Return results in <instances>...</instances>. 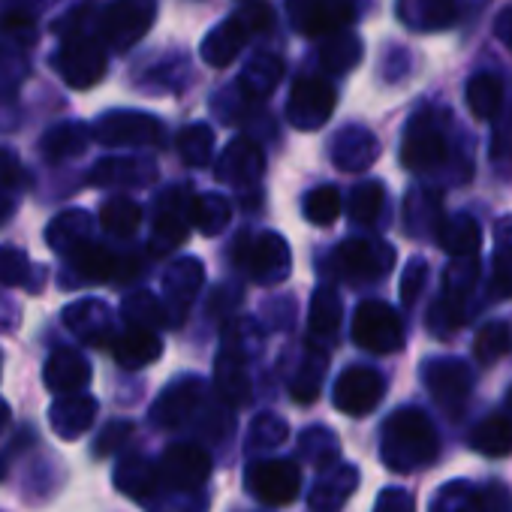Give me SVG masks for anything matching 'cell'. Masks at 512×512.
I'll use <instances>...</instances> for the list:
<instances>
[{"mask_svg":"<svg viewBox=\"0 0 512 512\" xmlns=\"http://www.w3.org/2000/svg\"><path fill=\"white\" fill-rule=\"evenodd\" d=\"M380 455L395 473H413L419 467H428L440 455V437L434 422L416 407L395 410L383 425Z\"/></svg>","mask_w":512,"mask_h":512,"instance_id":"1","label":"cell"},{"mask_svg":"<svg viewBox=\"0 0 512 512\" xmlns=\"http://www.w3.org/2000/svg\"><path fill=\"white\" fill-rule=\"evenodd\" d=\"M446 157H449L446 127H443V121L431 109H422L419 115L410 118V124L404 130L401 163L410 172H431V169L443 166Z\"/></svg>","mask_w":512,"mask_h":512,"instance_id":"2","label":"cell"},{"mask_svg":"<svg viewBox=\"0 0 512 512\" xmlns=\"http://www.w3.org/2000/svg\"><path fill=\"white\" fill-rule=\"evenodd\" d=\"M353 341L377 356L395 353L404 344V323L386 302H362L353 317Z\"/></svg>","mask_w":512,"mask_h":512,"instance_id":"3","label":"cell"},{"mask_svg":"<svg viewBox=\"0 0 512 512\" xmlns=\"http://www.w3.org/2000/svg\"><path fill=\"white\" fill-rule=\"evenodd\" d=\"M425 386L446 416H461L470 401L473 371L461 359H431L422 371Z\"/></svg>","mask_w":512,"mask_h":512,"instance_id":"4","label":"cell"},{"mask_svg":"<svg viewBox=\"0 0 512 512\" xmlns=\"http://www.w3.org/2000/svg\"><path fill=\"white\" fill-rule=\"evenodd\" d=\"M392 263H395V250L383 241L353 238V241H344L335 253L338 275H344L347 281H356V284L386 278Z\"/></svg>","mask_w":512,"mask_h":512,"instance_id":"5","label":"cell"},{"mask_svg":"<svg viewBox=\"0 0 512 512\" xmlns=\"http://www.w3.org/2000/svg\"><path fill=\"white\" fill-rule=\"evenodd\" d=\"M299 482H302V473L287 458L256 461L247 470V485H250L253 497H260L263 503H272V506H281V503L296 500Z\"/></svg>","mask_w":512,"mask_h":512,"instance_id":"6","label":"cell"},{"mask_svg":"<svg viewBox=\"0 0 512 512\" xmlns=\"http://www.w3.org/2000/svg\"><path fill=\"white\" fill-rule=\"evenodd\" d=\"M383 377L374 368H347L335 383V407L347 416H365L383 401Z\"/></svg>","mask_w":512,"mask_h":512,"instance_id":"7","label":"cell"},{"mask_svg":"<svg viewBox=\"0 0 512 512\" xmlns=\"http://www.w3.org/2000/svg\"><path fill=\"white\" fill-rule=\"evenodd\" d=\"M335 109V88L323 79H299L290 97V118L302 130H314L329 121Z\"/></svg>","mask_w":512,"mask_h":512,"instance_id":"8","label":"cell"},{"mask_svg":"<svg viewBox=\"0 0 512 512\" xmlns=\"http://www.w3.org/2000/svg\"><path fill=\"white\" fill-rule=\"evenodd\" d=\"M160 473L175 485V488H196L208 479L211 461L202 449L193 446H175L163 455Z\"/></svg>","mask_w":512,"mask_h":512,"instance_id":"9","label":"cell"},{"mask_svg":"<svg viewBox=\"0 0 512 512\" xmlns=\"http://www.w3.org/2000/svg\"><path fill=\"white\" fill-rule=\"evenodd\" d=\"M398 19L413 31H443L458 19V0H398Z\"/></svg>","mask_w":512,"mask_h":512,"instance_id":"10","label":"cell"},{"mask_svg":"<svg viewBox=\"0 0 512 512\" xmlns=\"http://www.w3.org/2000/svg\"><path fill=\"white\" fill-rule=\"evenodd\" d=\"M479 238H482V229H479V223L470 214L443 217V223L437 226L440 247L449 256H455V260H473L476 250H479Z\"/></svg>","mask_w":512,"mask_h":512,"instance_id":"11","label":"cell"},{"mask_svg":"<svg viewBox=\"0 0 512 512\" xmlns=\"http://www.w3.org/2000/svg\"><path fill=\"white\" fill-rule=\"evenodd\" d=\"M58 70L64 73V79L70 82V85H79V88H85V85H91V82H97L100 76H103V70H106V64H103V52H97L94 46H88V43H70L61 55H58Z\"/></svg>","mask_w":512,"mask_h":512,"instance_id":"12","label":"cell"},{"mask_svg":"<svg viewBox=\"0 0 512 512\" xmlns=\"http://www.w3.org/2000/svg\"><path fill=\"white\" fill-rule=\"evenodd\" d=\"M470 446L479 455L488 458H506L512 455V416L491 413L470 431Z\"/></svg>","mask_w":512,"mask_h":512,"instance_id":"13","label":"cell"},{"mask_svg":"<svg viewBox=\"0 0 512 512\" xmlns=\"http://www.w3.org/2000/svg\"><path fill=\"white\" fill-rule=\"evenodd\" d=\"M377 154H380L377 139L368 130H362V127L344 130L338 136V142H335V163L341 169H353V172L356 169H368L377 160Z\"/></svg>","mask_w":512,"mask_h":512,"instance_id":"14","label":"cell"},{"mask_svg":"<svg viewBox=\"0 0 512 512\" xmlns=\"http://www.w3.org/2000/svg\"><path fill=\"white\" fill-rule=\"evenodd\" d=\"M350 19H353L350 0H311V7L302 16V28L311 34H326L344 28Z\"/></svg>","mask_w":512,"mask_h":512,"instance_id":"15","label":"cell"},{"mask_svg":"<svg viewBox=\"0 0 512 512\" xmlns=\"http://www.w3.org/2000/svg\"><path fill=\"white\" fill-rule=\"evenodd\" d=\"M467 106L473 112V118L479 121H491L497 112H500V103H503V85L497 76L491 73H479L467 82Z\"/></svg>","mask_w":512,"mask_h":512,"instance_id":"16","label":"cell"},{"mask_svg":"<svg viewBox=\"0 0 512 512\" xmlns=\"http://www.w3.org/2000/svg\"><path fill=\"white\" fill-rule=\"evenodd\" d=\"M431 512H491V509H488V497L476 491L473 485L449 482L434 494Z\"/></svg>","mask_w":512,"mask_h":512,"instance_id":"17","label":"cell"},{"mask_svg":"<svg viewBox=\"0 0 512 512\" xmlns=\"http://www.w3.org/2000/svg\"><path fill=\"white\" fill-rule=\"evenodd\" d=\"M88 377H91V371H88V365L82 362V356H76V353H70V350H61V353L49 362V368H46V383H49L55 392L79 389V386L88 383Z\"/></svg>","mask_w":512,"mask_h":512,"instance_id":"18","label":"cell"},{"mask_svg":"<svg viewBox=\"0 0 512 512\" xmlns=\"http://www.w3.org/2000/svg\"><path fill=\"white\" fill-rule=\"evenodd\" d=\"M512 353V329L506 323H485L479 332H476V341H473V356L479 365H491L503 356Z\"/></svg>","mask_w":512,"mask_h":512,"instance_id":"19","label":"cell"},{"mask_svg":"<svg viewBox=\"0 0 512 512\" xmlns=\"http://www.w3.org/2000/svg\"><path fill=\"white\" fill-rule=\"evenodd\" d=\"M443 223L440 217V199L434 193H422L413 190L407 199V226L413 235H425V232H437V226Z\"/></svg>","mask_w":512,"mask_h":512,"instance_id":"20","label":"cell"},{"mask_svg":"<svg viewBox=\"0 0 512 512\" xmlns=\"http://www.w3.org/2000/svg\"><path fill=\"white\" fill-rule=\"evenodd\" d=\"M160 350L163 347H160V341L154 335H148V332H130V335H124L118 341L115 356L127 368H142L145 362H154L160 356Z\"/></svg>","mask_w":512,"mask_h":512,"instance_id":"21","label":"cell"},{"mask_svg":"<svg viewBox=\"0 0 512 512\" xmlns=\"http://www.w3.org/2000/svg\"><path fill=\"white\" fill-rule=\"evenodd\" d=\"M386 208V190L380 181H365L353 190V199H350V214L356 223H377V217L383 214Z\"/></svg>","mask_w":512,"mask_h":512,"instance_id":"22","label":"cell"},{"mask_svg":"<svg viewBox=\"0 0 512 512\" xmlns=\"http://www.w3.org/2000/svg\"><path fill=\"white\" fill-rule=\"evenodd\" d=\"M491 296L512 299V238L500 232V244L491 260Z\"/></svg>","mask_w":512,"mask_h":512,"instance_id":"23","label":"cell"},{"mask_svg":"<svg viewBox=\"0 0 512 512\" xmlns=\"http://www.w3.org/2000/svg\"><path fill=\"white\" fill-rule=\"evenodd\" d=\"M305 214L311 223H320V226H329L338 214H341V193L335 187H317L308 193L305 199Z\"/></svg>","mask_w":512,"mask_h":512,"instance_id":"24","label":"cell"},{"mask_svg":"<svg viewBox=\"0 0 512 512\" xmlns=\"http://www.w3.org/2000/svg\"><path fill=\"white\" fill-rule=\"evenodd\" d=\"M338 320H341V302L332 290H320L317 299H314V308H311V326L314 332L320 335H332L338 329Z\"/></svg>","mask_w":512,"mask_h":512,"instance_id":"25","label":"cell"},{"mask_svg":"<svg viewBox=\"0 0 512 512\" xmlns=\"http://www.w3.org/2000/svg\"><path fill=\"white\" fill-rule=\"evenodd\" d=\"M359 58H362V46H359L356 37H338V40H332V43L323 49L326 67L335 70V73H344V70L356 67Z\"/></svg>","mask_w":512,"mask_h":512,"instance_id":"26","label":"cell"},{"mask_svg":"<svg viewBox=\"0 0 512 512\" xmlns=\"http://www.w3.org/2000/svg\"><path fill=\"white\" fill-rule=\"evenodd\" d=\"M103 226L118 235H130L139 226V208L130 199H112L103 208Z\"/></svg>","mask_w":512,"mask_h":512,"instance_id":"27","label":"cell"},{"mask_svg":"<svg viewBox=\"0 0 512 512\" xmlns=\"http://www.w3.org/2000/svg\"><path fill=\"white\" fill-rule=\"evenodd\" d=\"M425 281H428V266L422 260H410L407 269H404V278H401V299H404V305L416 302V296L422 293Z\"/></svg>","mask_w":512,"mask_h":512,"instance_id":"28","label":"cell"},{"mask_svg":"<svg viewBox=\"0 0 512 512\" xmlns=\"http://www.w3.org/2000/svg\"><path fill=\"white\" fill-rule=\"evenodd\" d=\"M377 512H413V503L404 491H386L380 497V506Z\"/></svg>","mask_w":512,"mask_h":512,"instance_id":"29","label":"cell"},{"mask_svg":"<svg viewBox=\"0 0 512 512\" xmlns=\"http://www.w3.org/2000/svg\"><path fill=\"white\" fill-rule=\"evenodd\" d=\"M494 37L506 49H512V7H506V10L497 13V19H494Z\"/></svg>","mask_w":512,"mask_h":512,"instance_id":"30","label":"cell"},{"mask_svg":"<svg viewBox=\"0 0 512 512\" xmlns=\"http://www.w3.org/2000/svg\"><path fill=\"white\" fill-rule=\"evenodd\" d=\"M506 404L512 407V386H509V392H506Z\"/></svg>","mask_w":512,"mask_h":512,"instance_id":"31","label":"cell"}]
</instances>
